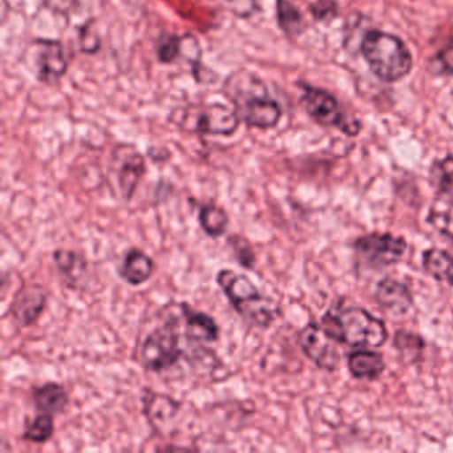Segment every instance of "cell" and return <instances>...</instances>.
Returning a JSON list of instances; mask_svg holds the SVG:
<instances>
[{
	"label": "cell",
	"mask_w": 453,
	"mask_h": 453,
	"mask_svg": "<svg viewBox=\"0 0 453 453\" xmlns=\"http://www.w3.org/2000/svg\"><path fill=\"white\" fill-rule=\"evenodd\" d=\"M222 92L234 105L241 123L249 128L272 129L280 123L282 110L267 94L261 79L249 71H238L225 81Z\"/></svg>",
	"instance_id": "6da1fadb"
},
{
	"label": "cell",
	"mask_w": 453,
	"mask_h": 453,
	"mask_svg": "<svg viewBox=\"0 0 453 453\" xmlns=\"http://www.w3.org/2000/svg\"><path fill=\"white\" fill-rule=\"evenodd\" d=\"M216 282L233 309L248 325L269 328L280 317V303L262 293L248 275L233 269H221L217 273Z\"/></svg>",
	"instance_id": "7a4b0ae2"
},
{
	"label": "cell",
	"mask_w": 453,
	"mask_h": 453,
	"mask_svg": "<svg viewBox=\"0 0 453 453\" xmlns=\"http://www.w3.org/2000/svg\"><path fill=\"white\" fill-rule=\"evenodd\" d=\"M320 325L336 343L357 349L380 347L388 339L383 320L362 307L328 310Z\"/></svg>",
	"instance_id": "3957f363"
},
{
	"label": "cell",
	"mask_w": 453,
	"mask_h": 453,
	"mask_svg": "<svg viewBox=\"0 0 453 453\" xmlns=\"http://www.w3.org/2000/svg\"><path fill=\"white\" fill-rule=\"evenodd\" d=\"M371 71L384 81H397L408 75L412 58L405 44L391 34L371 31L362 43Z\"/></svg>",
	"instance_id": "277c9868"
},
{
	"label": "cell",
	"mask_w": 453,
	"mask_h": 453,
	"mask_svg": "<svg viewBox=\"0 0 453 453\" xmlns=\"http://www.w3.org/2000/svg\"><path fill=\"white\" fill-rule=\"evenodd\" d=\"M180 309V307H179ZM181 312L166 315L163 325L148 333L140 347V363L150 372H163L174 367L184 357L181 347Z\"/></svg>",
	"instance_id": "5b68a950"
},
{
	"label": "cell",
	"mask_w": 453,
	"mask_h": 453,
	"mask_svg": "<svg viewBox=\"0 0 453 453\" xmlns=\"http://www.w3.org/2000/svg\"><path fill=\"white\" fill-rule=\"evenodd\" d=\"M169 121L182 131L209 136H232L240 128L241 120L234 108L213 104H192L177 108Z\"/></svg>",
	"instance_id": "8992f818"
},
{
	"label": "cell",
	"mask_w": 453,
	"mask_h": 453,
	"mask_svg": "<svg viewBox=\"0 0 453 453\" xmlns=\"http://www.w3.org/2000/svg\"><path fill=\"white\" fill-rule=\"evenodd\" d=\"M360 261L370 269L396 265L407 251V241L389 233H368L354 242Z\"/></svg>",
	"instance_id": "52a82bcc"
},
{
	"label": "cell",
	"mask_w": 453,
	"mask_h": 453,
	"mask_svg": "<svg viewBox=\"0 0 453 453\" xmlns=\"http://www.w3.org/2000/svg\"><path fill=\"white\" fill-rule=\"evenodd\" d=\"M298 343L303 354L322 370L335 371L341 363L336 342L320 323L310 322L299 331Z\"/></svg>",
	"instance_id": "ba28073f"
},
{
	"label": "cell",
	"mask_w": 453,
	"mask_h": 453,
	"mask_svg": "<svg viewBox=\"0 0 453 453\" xmlns=\"http://www.w3.org/2000/svg\"><path fill=\"white\" fill-rule=\"evenodd\" d=\"M31 51L36 79L49 86L59 83L68 70L63 44L52 39H38L31 43Z\"/></svg>",
	"instance_id": "9c48e42d"
},
{
	"label": "cell",
	"mask_w": 453,
	"mask_h": 453,
	"mask_svg": "<svg viewBox=\"0 0 453 453\" xmlns=\"http://www.w3.org/2000/svg\"><path fill=\"white\" fill-rule=\"evenodd\" d=\"M302 103L307 113L320 126L336 127L347 134H357V127L355 124H349L335 97L327 92L304 86Z\"/></svg>",
	"instance_id": "30bf717a"
},
{
	"label": "cell",
	"mask_w": 453,
	"mask_h": 453,
	"mask_svg": "<svg viewBox=\"0 0 453 453\" xmlns=\"http://www.w3.org/2000/svg\"><path fill=\"white\" fill-rule=\"evenodd\" d=\"M47 302L49 294L43 286L38 283L22 286L12 299L10 314L20 327H30L41 319L46 310Z\"/></svg>",
	"instance_id": "8fae6325"
},
{
	"label": "cell",
	"mask_w": 453,
	"mask_h": 453,
	"mask_svg": "<svg viewBox=\"0 0 453 453\" xmlns=\"http://www.w3.org/2000/svg\"><path fill=\"white\" fill-rule=\"evenodd\" d=\"M179 307L184 323L182 334L188 343L206 347V344L216 343L219 341L221 330L213 317L208 312L193 309L187 302H181Z\"/></svg>",
	"instance_id": "7c38bea8"
},
{
	"label": "cell",
	"mask_w": 453,
	"mask_h": 453,
	"mask_svg": "<svg viewBox=\"0 0 453 453\" xmlns=\"http://www.w3.org/2000/svg\"><path fill=\"white\" fill-rule=\"evenodd\" d=\"M375 301L381 310L399 317L410 311L413 304V296L405 283L392 278H384L376 286Z\"/></svg>",
	"instance_id": "4fadbf2b"
},
{
	"label": "cell",
	"mask_w": 453,
	"mask_h": 453,
	"mask_svg": "<svg viewBox=\"0 0 453 453\" xmlns=\"http://www.w3.org/2000/svg\"><path fill=\"white\" fill-rule=\"evenodd\" d=\"M155 272V261L142 249L132 248L124 254L118 267V274L131 286H142L150 280Z\"/></svg>",
	"instance_id": "5bb4252c"
},
{
	"label": "cell",
	"mask_w": 453,
	"mask_h": 453,
	"mask_svg": "<svg viewBox=\"0 0 453 453\" xmlns=\"http://www.w3.org/2000/svg\"><path fill=\"white\" fill-rule=\"evenodd\" d=\"M33 403L39 412L62 415L70 404V395L62 384L57 381H47L41 386L34 387Z\"/></svg>",
	"instance_id": "9a60e30c"
},
{
	"label": "cell",
	"mask_w": 453,
	"mask_h": 453,
	"mask_svg": "<svg viewBox=\"0 0 453 453\" xmlns=\"http://www.w3.org/2000/svg\"><path fill=\"white\" fill-rule=\"evenodd\" d=\"M142 404H144V413L153 428H157V426H166L179 413L181 407L176 400L166 395L157 394L150 388H145Z\"/></svg>",
	"instance_id": "2e32d148"
},
{
	"label": "cell",
	"mask_w": 453,
	"mask_h": 453,
	"mask_svg": "<svg viewBox=\"0 0 453 453\" xmlns=\"http://www.w3.org/2000/svg\"><path fill=\"white\" fill-rule=\"evenodd\" d=\"M349 373L357 379L376 380L386 370L383 355L371 349H357L347 357Z\"/></svg>",
	"instance_id": "e0dca14e"
},
{
	"label": "cell",
	"mask_w": 453,
	"mask_h": 453,
	"mask_svg": "<svg viewBox=\"0 0 453 453\" xmlns=\"http://www.w3.org/2000/svg\"><path fill=\"white\" fill-rule=\"evenodd\" d=\"M147 172V163L144 156L140 153H131L124 158L123 164L118 172L119 188L124 200L131 201Z\"/></svg>",
	"instance_id": "ac0fdd59"
},
{
	"label": "cell",
	"mask_w": 453,
	"mask_h": 453,
	"mask_svg": "<svg viewBox=\"0 0 453 453\" xmlns=\"http://www.w3.org/2000/svg\"><path fill=\"white\" fill-rule=\"evenodd\" d=\"M52 258L68 285H73L75 288L86 277L88 264H87L86 257L83 254L68 250V249H57L52 254Z\"/></svg>",
	"instance_id": "d6986e66"
},
{
	"label": "cell",
	"mask_w": 453,
	"mask_h": 453,
	"mask_svg": "<svg viewBox=\"0 0 453 453\" xmlns=\"http://www.w3.org/2000/svg\"><path fill=\"white\" fill-rule=\"evenodd\" d=\"M424 270L437 282L453 286V256L442 249L431 248L421 256Z\"/></svg>",
	"instance_id": "ffe728a7"
},
{
	"label": "cell",
	"mask_w": 453,
	"mask_h": 453,
	"mask_svg": "<svg viewBox=\"0 0 453 453\" xmlns=\"http://www.w3.org/2000/svg\"><path fill=\"white\" fill-rule=\"evenodd\" d=\"M201 229L208 237L219 238L226 233L230 219L227 211L213 203H203L198 211Z\"/></svg>",
	"instance_id": "44dd1931"
},
{
	"label": "cell",
	"mask_w": 453,
	"mask_h": 453,
	"mask_svg": "<svg viewBox=\"0 0 453 453\" xmlns=\"http://www.w3.org/2000/svg\"><path fill=\"white\" fill-rule=\"evenodd\" d=\"M428 224L436 230L439 234L444 235L453 241V200L452 198L437 196L429 208Z\"/></svg>",
	"instance_id": "7402d4cb"
},
{
	"label": "cell",
	"mask_w": 453,
	"mask_h": 453,
	"mask_svg": "<svg viewBox=\"0 0 453 453\" xmlns=\"http://www.w3.org/2000/svg\"><path fill=\"white\" fill-rule=\"evenodd\" d=\"M394 346L399 352L400 359L405 365H418L423 359L424 349H426V341L418 334L410 333V331H396L394 336Z\"/></svg>",
	"instance_id": "603a6c76"
},
{
	"label": "cell",
	"mask_w": 453,
	"mask_h": 453,
	"mask_svg": "<svg viewBox=\"0 0 453 453\" xmlns=\"http://www.w3.org/2000/svg\"><path fill=\"white\" fill-rule=\"evenodd\" d=\"M55 421L51 413L39 412L33 420L26 424L22 439L34 444H44L54 436Z\"/></svg>",
	"instance_id": "cb8c5ba5"
},
{
	"label": "cell",
	"mask_w": 453,
	"mask_h": 453,
	"mask_svg": "<svg viewBox=\"0 0 453 453\" xmlns=\"http://www.w3.org/2000/svg\"><path fill=\"white\" fill-rule=\"evenodd\" d=\"M431 184L437 196L453 200V156L434 164L431 169Z\"/></svg>",
	"instance_id": "d4e9b609"
},
{
	"label": "cell",
	"mask_w": 453,
	"mask_h": 453,
	"mask_svg": "<svg viewBox=\"0 0 453 453\" xmlns=\"http://www.w3.org/2000/svg\"><path fill=\"white\" fill-rule=\"evenodd\" d=\"M277 18L280 27L288 35H296L301 31V12L291 0H277Z\"/></svg>",
	"instance_id": "484cf974"
},
{
	"label": "cell",
	"mask_w": 453,
	"mask_h": 453,
	"mask_svg": "<svg viewBox=\"0 0 453 453\" xmlns=\"http://www.w3.org/2000/svg\"><path fill=\"white\" fill-rule=\"evenodd\" d=\"M156 55L163 65H172L182 57V36L163 34L156 44Z\"/></svg>",
	"instance_id": "4316f807"
},
{
	"label": "cell",
	"mask_w": 453,
	"mask_h": 453,
	"mask_svg": "<svg viewBox=\"0 0 453 453\" xmlns=\"http://www.w3.org/2000/svg\"><path fill=\"white\" fill-rule=\"evenodd\" d=\"M227 243L232 248L235 261L246 270H253L256 265V253L248 238L240 234H233L227 238Z\"/></svg>",
	"instance_id": "83f0119b"
},
{
	"label": "cell",
	"mask_w": 453,
	"mask_h": 453,
	"mask_svg": "<svg viewBox=\"0 0 453 453\" xmlns=\"http://www.w3.org/2000/svg\"><path fill=\"white\" fill-rule=\"evenodd\" d=\"M79 46L84 54L92 55L99 51L102 42H100L99 34L92 27V23H87L81 27L79 33Z\"/></svg>",
	"instance_id": "f1b7e54d"
},
{
	"label": "cell",
	"mask_w": 453,
	"mask_h": 453,
	"mask_svg": "<svg viewBox=\"0 0 453 453\" xmlns=\"http://www.w3.org/2000/svg\"><path fill=\"white\" fill-rule=\"evenodd\" d=\"M440 63L447 73H453V47L445 50L440 54Z\"/></svg>",
	"instance_id": "f546056e"
}]
</instances>
